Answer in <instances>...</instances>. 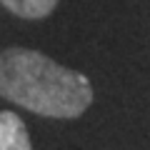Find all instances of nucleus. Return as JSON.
<instances>
[{
  "instance_id": "f257e3e1",
  "label": "nucleus",
  "mask_w": 150,
  "mask_h": 150,
  "mask_svg": "<svg viewBox=\"0 0 150 150\" xmlns=\"http://www.w3.org/2000/svg\"><path fill=\"white\" fill-rule=\"evenodd\" d=\"M0 95L45 118H78L93 103V85L38 50L8 48L0 53Z\"/></svg>"
},
{
  "instance_id": "f03ea898",
  "label": "nucleus",
  "mask_w": 150,
  "mask_h": 150,
  "mask_svg": "<svg viewBox=\"0 0 150 150\" xmlns=\"http://www.w3.org/2000/svg\"><path fill=\"white\" fill-rule=\"evenodd\" d=\"M0 150H33L25 123L10 110L0 112Z\"/></svg>"
},
{
  "instance_id": "7ed1b4c3",
  "label": "nucleus",
  "mask_w": 150,
  "mask_h": 150,
  "mask_svg": "<svg viewBox=\"0 0 150 150\" xmlns=\"http://www.w3.org/2000/svg\"><path fill=\"white\" fill-rule=\"evenodd\" d=\"M0 3L10 13H15L20 18H30V20L48 18L55 10V5H58V0H0Z\"/></svg>"
}]
</instances>
